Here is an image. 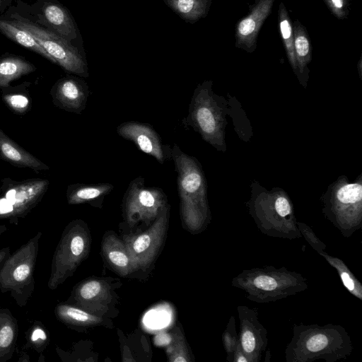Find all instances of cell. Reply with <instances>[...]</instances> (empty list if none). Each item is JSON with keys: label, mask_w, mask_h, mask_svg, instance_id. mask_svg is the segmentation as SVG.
Wrapping results in <instances>:
<instances>
[{"label": "cell", "mask_w": 362, "mask_h": 362, "mask_svg": "<svg viewBox=\"0 0 362 362\" xmlns=\"http://www.w3.org/2000/svg\"><path fill=\"white\" fill-rule=\"evenodd\" d=\"M293 336L284 354L286 362H337L353 351L350 335L339 325H293Z\"/></svg>", "instance_id": "6da1fadb"}, {"label": "cell", "mask_w": 362, "mask_h": 362, "mask_svg": "<svg viewBox=\"0 0 362 362\" xmlns=\"http://www.w3.org/2000/svg\"><path fill=\"white\" fill-rule=\"evenodd\" d=\"M171 159L177 173L182 226L192 233H200L211 218L204 172L199 160L183 152L177 144L171 148Z\"/></svg>", "instance_id": "7a4b0ae2"}, {"label": "cell", "mask_w": 362, "mask_h": 362, "mask_svg": "<svg viewBox=\"0 0 362 362\" xmlns=\"http://www.w3.org/2000/svg\"><path fill=\"white\" fill-rule=\"evenodd\" d=\"M250 197L246 203L249 214L263 234L294 240L302 235L297 226L293 202L286 192L279 187L269 190L254 180Z\"/></svg>", "instance_id": "3957f363"}, {"label": "cell", "mask_w": 362, "mask_h": 362, "mask_svg": "<svg viewBox=\"0 0 362 362\" xmlns=\"http://www.w3.org/2000/svg\"><path fill=\"white\" fill-rule=\"evenodd\" d=\"M231 285L245 292L253 302L267 303L305 291L308 280L301 274L272 265L244 269L231 280Z\"/></svg>", "instance_id": "277c9868"}, {"label": "cell", "mask_w": 362, "mask_h": 362, "mask_svg": "<svg viewBox=\"0 0 362 362\" xmlns=\"http://www.w3.org/2000/svg\"><path fill=\"white\" fill-rule=\"evenodd\" d=\"M229 112L226 99L214 92L211 81H204L194 89L182 124L199 134L217 151L226 152V117Z\"/></svg>", "instance_id": "5b68a950"}, {"label": "cell", "mask_w": 362, "mask_h": 362, "mask_svg": "<svg viewBox=\"0 0 362 362\" xmlns=\"http://www.w3.org/2000/svg\"><path fill=\"white\" fill-rule=\"evenodd\" d=\"M322 212L344 238L362 227V174L350 182L346 175L330 184L320 197Z\"/></svg>", "instance_id": "8992f818"}, {"label": "cell", "mask_w": 362, "mask_h": 362, "mask_svg": "<svg viewBox=\"0 0 362 362\" xmlns=\"http://www.w3.org/2000/svg\"><path fill=\"white\" fill-rule=\"evenodd\" d=\"M3 16L28 30L47 54L51 62L67 72L88 76L86 63L78 50L70 42L39 23L21 6H11Z\"/></svg>", "instance_id": "52a82bcc"}, {"label": "cell", "mask_w": 362, "mask_h": 362, "mask_svg": "<svg viewBox=\"0 0 362 362\" xmlns=\"http://www.w3.org/2000/svg\"><path fill=\"white\" fill-rule=\"evenodd\" d=\"M42 233L37 232L28 242L6 258L0 268V291L9 293L16 303L25 307L35 290V269Z\"/></svg>", "instance_id": "ba28073f"}, {"label": "cell", "mask_w": 362, "mask_h": 362, "mask_svg": "<svg viewBox=\"0 0 362 362\" xmlns=\"http://www.w3.org/2000/svg\"><path fill=\"white\" fill-rule=\"evenodd\" d=\"M91 238L82 220H74L64 228L52 260L47 286L57 289L76 272L88 256Z\"/></svg>", "instance_id": "9c48e42d"}, {"label": "cell", "mask_w": 362, "mask_h": 362, "mask_svg": "<svg viewBox=\"0 0 362 362\" xmlns=\"http://www.w3.org/2000/svg\"><path fill=\"white\" fill-rule=\"evenodd\" d=\"M168 204V197L160 187H146L145 180L139 176L132 180L124 193L123 210L130 227L139 222L152 223Z\"/></svg>", "instance_id": "30bf717a"}, {"label": "cell", "mask_w": 362, "mask_h": 362, "mask_svg": "<svg viewBox=\"0 0 362 362\" xmlns=\"http://www.w3.org/2000/svg\"><path fill=\"white\" fill-rule=\"evenodd\" d=\"M48 186L49 181L45 179L21 182L4 179L0 188V218L11 221L24 217L40 202Z\"/></svg>", "instance_id": "8fae6325"}, {"label": "cell", "mask_w": 362, "mask_h": 362, "mask_svg": "<svg viewBox=\"0 0 362 362\" xmlns=\"http://www.w3.org/2000/svg\"><path fill=\"white\" fill-rule=\"evenodd\" d=\"M169 211L168 204L146 230L124 236L134 271L148 268L156 259L165 238Z\"/></svg>", "instance_id": "7c38bea8"}, {"label": "cell", "mask_w": 362, "mask_h": 362, "mask_svg": "<svg viewBox=\"0 0 362 362\" xmlns=\"http://www.w3.org/2000/svg\"><path fill=\"white\" fill-rule=\"evenodd\" d=\"M16 4L28 12L39 23L69 42L76 37V28L71 16L56 0H36L33 4L17 0Z\"/></svg>", "instance_id": "4fadbf2b"}, {"label": "cell", "mask_w": 362, "mask_h": 362, "mask_svg": "<svg viewBox=\"0 0 362 362\" xmlns=\"http://www.w3.org/2000/svg\"><path fill=\"white\" fill-rule=\"evenodd\" d=\"M240 345L249 362H259L268 345L267 331L258 318L257 309L237 308Z\"/></svg>", "instance_id": "5bb4252c"}, {"label": "cell", "mask_w": 362, "mask_h": 362, "mask_svg": "<svg viewBox=\"0 0 362 362\" xmlns=\"http://www.w3.org/2000/svg\"><path fill=\"white\" fill-rule=\"evenodd\" d=\"M117 134L133 142L142 152L153 156L159 163L171 160V147L164 144L158 132L146 123L125 122L117 128Z\"/></svg>", "instance_id": "9a60e30c"}, {"label": "cell", "mask_w": 362, "mask_h": 362, "mask_svg": "<svg viewBox=\"0 0 362 362\" xmlns=\"http://www.w3.org/2000/svg\"><path fill=\"white\" fill-rule=\"evenodd\" d=\"M51 93L57 106L68 112L81 114L86 107L90 91L84 81L68 76L59 79Z\"/></svg>", "instance_id": "2e32d148"}, {"label": "cell", "mask_w": 362, "mask_h": 362, "mask_svg": "<svg viewBox=\"0 0 362 362\" xmlns=\"http://www.w3.org/2000/svg\"><path fill=\"white\" fill-rule=\"evenodd\" d=\"M111 298L109 285L96 279L80 283L72 293L76 306L98 316L107 310Z\"/></svg>", "instance_id": "e0dca14e"}, {"label": "cell", "mask_w": 362, "mask_h": 362, "mask_svg": "<svg viewBox=\"0 0 362 362\" xmlns=\"http://www.w3.org/2000/svg\"><path fill=\"white\" fill-rule=\"evenodd\" d=\"M102 252L107 264L120 276H125L134 272L124 241L115 233H109L104 236Z\"/></svg>", "instance_id": "ac0fdd59"}, {"label": "cell", "mask_w": 362, "mask_h": 362, "mask_svg": "<svg viewBox=\"0 0 362 362\" xmlns=\"http://www.w3.org/2000/svg\"><path fill=\"white\" fill-rule=\"evenodd\" d=\"M0 157L15 166L29 168L36 172L49 169L47 165L21 147L1 129Z\"/></svg>", "instance_id": "d6986e66"}, {"label": "cell", "mask_w": 362, "mask_h": 362, "mask_svg": "<svg viewBox=\"0 0 362 362\" xmlns=\"http://www.w3.org/2000/svg\"><path fill=\"white\" fill-rule=\"evenodd\" d=\"M110 183L84 184L76 183L70 185L66 190V199L69 204H80L84 203H101L106 195L113 189Z\"/></svg>", "instance_id": "ffe728a7"}, {"label": "cell", "mask_w": 362, "mask_h": 362, "mask_svg": "<svg viewBox=\"0 0 362 362\" xmlns=\"http://www.w3.org/2000/svg\"><path fill=\"white\" fill-rule=\"evenodd\" d=\"M18 335L16 319L8 308L0 307V362L11 359Z\"/></svg>", "instance_id": "44dd1931"}, {"label": "cell", "mask_w": 362, "mask_h": 362, "mask_svg": "<svg viewBox=\"0 0 362 362\" xmlns=\"http://www.w3.org/2000/svg\"><path fill=\"white\" fill-rule=\"evenodd\" d=\"M0 33L11 40L49 61L47 54L28 30L3 15L0 16Z\"/></svg>", "instance_id": "7402d4cb"}, {"label": "cell", "mask_w": 362, "mask_h": 362, "mask_svg": "<svg viewBox=\"0 0 362 362\" xmlns=\"http://www.w3.org/2000/svg\"><path fill=\"white\" fill-rule=\"evenodd\" d=\"M36 67L24 57L14 54L0 57V88H6L9 83L20 77L33 72Z\"/></svg>", "instance_id": "603a6c76"}, {"label": "cell", "mask_w": 362, "mask_h": 362, "mask_svg": "<svg viewBox=\"0 0 362 362\" xmlns=\"http://www.w3.org/2000/svg\"><path fill=\"white\" fill-rule=\"evenodd\" d=\"M54 314L62 323L72 327H91L103 322V319L100 316L68 303L57 305Z\"/></svg>", "instance_id": "cb8c5ba5"}, {"label": "cell", "mask_w": 362, "mask_h": 362, "mask_svg": "<svg viewBox=\"0 0 362 362\" xmlns=\"http://www.w3.org/2000/svg\"><path fill=\"white\" fill-rule=\"evenodd\" d=\"M326 261L334 267L338 273L344 286L354 297L362 300V284L348 268L345 263L339 258L332 256L325 251L319 253Z\"/></svg>", "instance_id": "d4e9b609"}, {"label": "cell", "mask_w": 362, "mask_h": 362, "mask_svg": "<svg viewBox=\"0 0 362 362\" xmlns=\"http://www.w3.org/2000/svg\"><path fill=\"white\" fill-rule=\"evenodd\" d=\"M171 339L166 349L170 362H189L192 361L185 336L177 327L170 334Z\"/></svg>", "instance_id": "484cf974"}, {"label": "cell", "mask_w": 362, "mask_h": 362, "mask_svg": "<svg viewBox=\"0 0 362 362\" xmlns=\"http://www.w3.org/2000/svg\"><path fill=\"white\" fill-rule=\"evenodd\" d=\"M168 2L181 16L188 19L199 18L204 11L202 0H168Z\"/></svg>", "instance_id": "4316f807"}, {"label": "cell", "mask_w": 362, "mask_h": 362, "mask_svg": "<svg viewBox=\"0 0 362 362\" xmlns=\"http://www.w3.org/2000/svg\"><path fill=\"white\" fill-rule=\"evenodd\" d=\"M268 11V5H264L263 8L259 6L250 16L241 21L238 28L239 35L243 37L252 36L260 25L261 19L264 18Z\"/></svg>", "instance_id": "83f0119b"}, {"label": "cell", "mask_w": 362, "mask_h": 362, "mask_svg": "<svg viewBox=\"0 0 362 362\" xmlns=\"http://www.w3.org/2000/svg\"><path fill=\"white\" fill-rule=\"evenodd\" d=\"M223 346L227 354L226 359L232 362L233 354L240 345L239 337L236 330L235 320L231 316L222 334Z\"/></svg>", "instance_id": "f1b7e54d"}, {"label": "cell", "mask_w": 362, "mask_h": 362, "mask_svg": "<svg viewBox=\"0 0 362 362\" xmlns=\"http://www.w3.org/2000/svg\"><path fill=\"white\" fill-rule=\"evenodd\" d=\"M295 56L297 63V70L301 75L305 69L309 60L308 57L310 51V45L307 37L304 35H298L294 42Z\"/></svg>", "instance_id": "f546056e"}, {"label": "cell", "mask_w": 362, "mask_h": 362, "mask_svg": "<svg viewBox=\"0 0 362 362\" xmlns=\"http://www.w3.org/2000/svg\"><path fill=\"white\" fill-rule=\"evenodd\" d=\"M3 99L10 108L18 114H24L29 109L30 99L23 94L9 93L4 95Z\"/></svg>", "instance_id": "4dcf8cb0"}, {"label": "cell", "mask_w": 362, "mask_h": 362, "mask_svg": "<svg viewBox=\"0 0 362 362\" xmlns=\"http://www.w3.org/2000/svg\"><path fill=\"white\" fill-rule=\"evenodd\" d=\"M297 226L302 236L307 240L309 245L319 254L325 251L327 246L315 234L313 229L307 224L297 221Z\"/></svg>", "instance_id": "1f68e13d"}, {"label": "cell", "mask_w": 362, "mask_h": 362, "mask_svg": "<svg viewBox=\"0 0 362 362\" xmlns=\"http://www.w3.org/2000/svg\"><path fill=\"white\" fill-rule=\"evenodd\" d=\"M280 30L281 35L284 39L287 49L288 52V57L293 69L295 71H297V63L296 59L295 53L293 48V42L291 39L292 30L289 21L286 18H282L280 23Z\"/></svg>", "instance_id": "d6a6232c"}, {"label": "cell", "mask_w": 362, "mask_h": 362, "mask_svg": "<svg viewBox=\"0 0 362 362\" xmlns=\"http://www.w3.org/2000/svg\"><path fill=\"white\" fill-rule=\"evenodd\" d=\"M39 338L46 341L47 335L45 329L39 326H37L35 327L32 330L30 341L33 344L35 348L37 350V351H40V344H41L40 340L38 339Z\"/></svg>", "instance_id": "836d02e7"}, {"label": "cell", "mask_w": 362, "mask_h": 362, "mask_svg": "<svg viewBox=\"0 0 362 362\" xmlns=\"http://www.w3.org/2000/svg\"><path fill=\"white\" fill-rule=\"evenodd\" d=\"M232 362H249V359L242 350L240 345L236 349L233 354Z\"/></svg>", "instance_id": "e575fe53"}, {"label": "cell", "mask_w": 362, "mask_h": 362, "mask_svg": "<svg viewBox=\"0 0 362 362\" xmlns=\"http://www.w3.org/2000/svg\"><path fill=\"white\" fill-rule=\"evenodd\" d=\"M10 254L11 252L9 247L0 249V268L6 258L10 255Z\"/></svg>", "instance_id": "d590c367"}, {"label": "cell", "mask_w": 362, "mask_h": 362, "mask_svg": "<svg viewBox=\"0 0 362 362\" xmlns=\"http://www.w3.org/2000/svg\"><path fill=\"white\" fill-rule=\"evenodd\" d=\"M13 0H0V12L4 13L11 6Z\"/></svg>", "instance_id": "8d00e7d4"}, {"label": "cell", "mask_w": 362, "mask_h": 362, "mask_svg": "<svg viewBox=\"0 0 362 362\" xmlns=\"http://www.w3.org/2000/svg\"><path fill=\"white\" fill-rule=\"evenodd\" d=\"M331 1L337 8H341L343 6V0H331Z\"/></svg>", "instance_id": "74e56055"}, {"label": "cell", "mask_w": 362, "mask_h": 362, "mask_svg": "<svg viewBox=\"0 0 362 362\" xmlns=\"http://www.w3.org/2000/svg\"><path fill=\"white\" fill-rule=\"evenodd\" d=\"M6 226L5 225L0 224V236L6 230Z\"/></svg>", "instance_id": "f35d334b"}]
</instances>
